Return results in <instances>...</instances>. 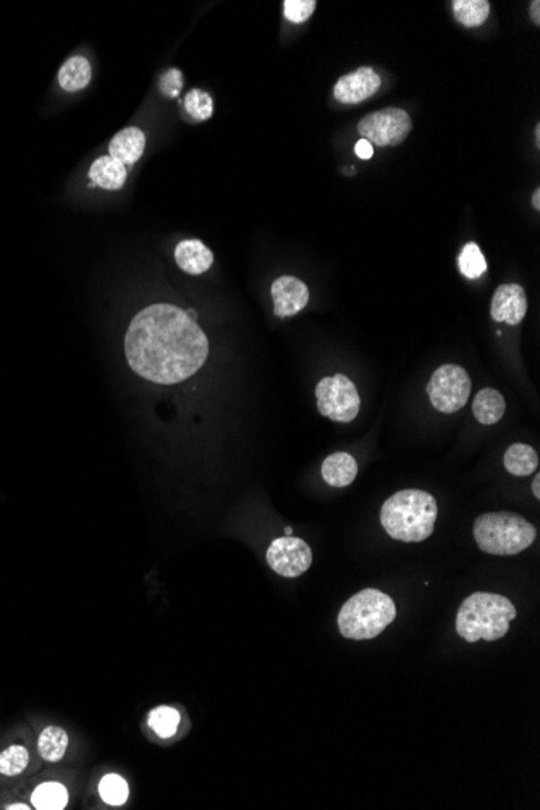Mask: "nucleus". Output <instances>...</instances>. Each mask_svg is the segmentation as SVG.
<instances>
[{"mask_svg":"<svg viewBox=\"0 0 540 810\" xmlns=\"http://www.w3.org/2000/svg\"><path fill=\"white\" fill-rule=\"evenodd\" d=\"M125 354L138 376L154 384L172 385L203 368L209 342L196 320L173 304H152L131 320Z\"/></svg>","mask_w":540,"mask_h":810,"instance_id":"1","label":"nucleus"},{"mask_svg":"<svg viewBox=\"0 0 540 810\" xmlns=\"http://www.w3.org/2000/svg\"><path fill=\"white\" fill-rule=\"evenodd\" d=\"M439 508L427 492L408 489L392 495L380 511L385 532L401 542H422L432 536Z\"/></svg>","mask_w":540,"mask_h":810,"instance_id":"2","label":"nucleus"},{"mask_svg":"<svg viewBox=\"0 0 540 810\" xmlns=\"http://www.w3.org/2000/svg\"><path fill=\"white\" fill-rule=\"evenodd\" d=\"M516 614L515 605L507 597L491 592H475L459 606L457 632L471 644L479 639L492 642L507 634Z\"/></svg>","mask_w":540,"mask_h":810,"instance_id":"3","label":"nucleus"},{"mask_svg":"<svg viewBox=\"0 0 540 810\" xmlns=\"http://www.w3.org/2000/svg\"><path fill=\"white\" fill-rule=\"evenodd\" d=\"M396 618V606L382 590L364 589L344 602L338 614V630L353 640L374 639Z\"/></svg>","mask_w":540,"mask_h":810,"instance_id":"4","label":"nucleus"},{"mask_svg":"<svg viewBox=\"0 0 540 810\" xmlns=\"http://www.w3.org/2000/svg\"><path fill=\"white\" fill-rule=\"evenodd\" d=\"M536 527L511 511L483 513L475 519V539L479 549L499 557L518 555L536 540Z\"/></svg>","mask_w":540,"mask_h":810,"instance_id":"5","label":"nucleus"},{"mask_svg":"<svg viewBox=\"0 0 540 810\" xmlns=\"http://www.w3.org/2000/svg\"><path fill=\"white\" fill-rule=\"evenodd\" d=\"M413 120L410 114L398 107H387L362 117L358 123L361 140L377 148L398 146L410 136Z\"/></svg>","mask_w":540,"mask_h":810,"instance_id":"6","label":"nucleus"},{"mask_svg":"<svg viewBox=\"0 0 540 810\" xmlns=\"http://www.w3.org/2000/svg\"><path fill=\"white\" fill-rule=\"evenodd\" d=\"M316 398L320 414L335 422H352L360 413V393L344 374L324 377L316 387Z\"/></svg>","mask_w":540,"mask_h":810,"instance_id":"7","label":"nucleus"},{"mask_svg":"<svg viewBox=\"0 0 540 810\" xmlns=\"http://www.w3.org/2000/svg\"><path fill=\"white\" fill-rule=\"evenodd\" d=\"M427 393L435 410L453 414L466 405L471 393V379L466 370L457 364H445L431 377Z\"/></svg>","mask_w":540,"mask_h":810,"instance_id":"8","label":"nucleus"},{"mask_svg":"<svg viewBox=\"0 0 540 810\" xmlns=\"http://www.w3.org/2000/svg\"><path fill=\"white\" fill-rule=\"evenodd\" d=\"M267 563L280 576L298 578L311 568L312 552L303 539L280 537L267 549Z\"/></svg>","mask_w":540,"mask_h":810,"instance_id":"9","label":"nucleus"},{"mask_svg":"<svg viewBox=\"0 0 540 810\" xmlns=\"http://www.w3.org/2000/svg\"><path fill=\"white\" fill-rule=\"evenodd\" d=\"M380 84H382V80L376 74L374 68L361 66L352 74H344L342 78H338V82L334 86V96L338 102L353 106V104H360L362 100L376 96L380 90Z\"/></svg>","mask_w":540,"mask_h":810,"instance_id":"10","label":"nucleus"},{"mask_svg":"<svg viewBox=\"0 0 540 810\" xmlns=\"http://www.w3.org/2000/svg\"><path fill=\"white\" fill-rule=\"evenodd\" d=\"M270 293L274 298V311L275 316L282 319L292 318L300 311H303L306 304L309 303V290L306 283L292 275L279 277L272 283Z\"/></svg>","mask_w":540,"mask_h":810,"instance_id":"11","label":"nucleus"},{"mask_svg":"<svg viewBox=\"0 0 540 810\" xmlns=\"http://www.w3.org/2000/svg\"><path fill=\"white\" fill-rule=\"evenodd\" d=\"M527 312V298L521 285L505 283L500 285L491 303V316L495 322H507L508 326L521 324Z\"/></svg>","mask_w":540,"mask_h":810,"instance_id":"12","label":"nucleus"},{"mask_svg":"<svg viewBox=\"0 0 540 810\" xmlns=\"http://www.w3.org/2000/svg\"><path fill=\"white\" fill-rule=\"evenodd\" d=\"M175 261L189 275H201L213 267V254L201 240H183L175 248Z\"/></svg>","mask_w":540,"mask_h":810,"instance_id":"13","label":"nucleus"},{"mask_svg":"<svg viewBox=\"0 0 540 810\" xmlns=\"http://www.w3.org/2000/svg\"><path fill=\"white\" fill-rule=\"evenodd\" d=\"M144 146H146L144 133L140 128L128 126L115 135L110 141L109 152L115 161L122 162L123 165H130L140 161V157L144 152Z\"/></svg>","mask_w":540,"mask_h":810,"instance_id":"14","label":"nucleus"},{"mask_svg":"<svg viewBox=\"0 0 540 810\" xmlns=\"http://www.w3.org/2000/svg\"><path fill=\"white\" fill-rule=\"evenodd\" d=\"M358 463L348 453H334L324 459L322 477L332 487H346L356 479Z\"/></svg>","mask_w":540,"mask_h":810,"instance_id":"15","label":"nucleus"},{"mask_svg":"<svg viewBox=\"0 0 540 810\" xmlns=\"http://www.w3.org/2000/svg\"><path fill=\"white\" fill-rule=\"evenodd\" d=\"M90 179L99 188L120 189L126 181V167L110 156L99 157L91 165Z\"/></svg>","mask_w":540,"mask_h":810,"instance_id":"16","label":"nucleus"},{"mask_svg":"<svg viewBox=\"0 0 540 810\" xmlns=\"http://www.w3.org/2000/svg\"><path fill=\"white\" fill-rule=\"evenodd\" d=\"M505 410H507L505 398L499 390L483 388L475 395L473 413L481 424H485V426L497 424L500 419L503 418Z\"/></svg>","mask_w":540,"mask_h":810,"instance_id":"17","label":"nucleus"},{"mask_svg":"<svg viewBox=\"0 0 540 810\" xmlns=\"http://www.w3.org/2000/svg\"><path fill=\"white\" fill-rule=\"evenodd\" d=\"M91 76H92V72H91V64L88 62V58L78 56V57L68 58L62 65L58 72V84L62 86V90L74 92V91L84 90L90 84Z\"/></svg>","mask_w":540,"mask_h":810,"instance_id":"18","label":"nucleus"},{"mask_svg":"<svg viewBox=\"0 0 540 810\" xmlns=\"http://www.w3.org/2000/svg\"><path fill=\"white\" fill-rule=\"evenodd\" d=\"M508 473L513 475H531L539 467V455L531 445L515 443L508 449L503 458Z\"/></svg>","mask_w":540,"mask_h":810,"instance_id":"19","label":"nucleus"},{"mask_svg":"<svg viewBox=\"0 0 540 810\" xmlns=\"http://www.w3.org/2000/svg\"><path fill=\"white\" fill-rule=\"evenodd\" d=\"M451 5L457 22L466 28L483 26L491 15V2L487 0H455Z\"/></svg>","mask_w":540,"mask_h":810,"instance_id":"20","label":"nucleus"},{"mask_svg":"<svg viewBox=\"0 0 540 810\" xmlns=\"http://www.w3.org/2000/svg\"><path fill=\"white\" fill-rule=\"evenodd\" d=\"M68 747V735L65 729L49 727L44 729L38 741V749L42 759L48 762H58L64 759Z\"/></svg>","mask_w":540,"mask_h":810,"instance_id":"21","label":"nucleus"},{"mask_svg":"<svg viewBox=\"0 0 540 810\" xmlns=\"http://www.w3.org/2000/svg\"><path fill=\"white\" fill-rule=\"evenodd\" d=\"M33 806L38 810H62L68 804V791L60 783H44L34 789Z\"/></svg>","mask_w":540,"mask_h":810,"instance_id":"22","label":"nucleus"},{"mask_svg":"<svg viewBox=\"0 0 540 810\" xmlns=\"http://www.w3.org/2000/svg\"><path fill=\"white\" fill-rule=\"evenodd\" d=\"M148 725L156 731L157 736L169 739L177 733L180 725V713L172 707L161 705L149 712Z\"/></svg>","mask_w":540,"mask_h":810,"instance_id":"23","label":"nucleus"},{"mask_svg":"<svg viewBox=\"0 0 540 810\" xmlns=\"http://www.w3.org/2000/svg\"><path fill=\"white\" fill-rule=\"evenodd\" d=\"M459 272L466 277V279H479L487 272V261L483 257L481 248L475 243H467L458 256Z\"/></svg>","mask_w":540,"mask_h":810,"instance_id":"24","label":"nucleus"},{"mask_svg":"<svg viewBox=\"0 0 540 810\" xmlns=\"http://www.w3.org/2000/svg\"><path fill=\"white\" fill-rule=\"evenodd\" d=\"M100 797L110 806H122L128 799V783L120 775H106L99 783Z\"/></svg>","mask_w":540,"mask_h":810,"instance_id":"25","label":"nucleus"},{"mask_svg":"<svg viewBox=\"0 0 540 810\" xmlns=\"http://www.w3.org/2000/svg\"><path fill=\"white\" fill-rule=\"evenodd\" d=\"M30 753L23 745H10L0 753V773L7 777L20 775L28 767Z\"/></svg>","mask_w":540,"mask_h":810,"instance_id":"26","label":"nucleus"},{"mask_svg":"<svg viewBox=\"0 0 540 810\" xmlns=\"http://www.w3.org/2000/svg\"><path fill=\"white\" fill-rule=\"evenodd\" d=\"M185 109L196 122L209 120L213 114V98L201 90H191L185 96Z\"/></svg>","mask_w":540,"mask_h":810,"instance_id":"27","label":"nucleus"},{"mask_svg":"<svg viewBox=\"0 0 540 810\" xmlns=\"http://www.w3.org/2000/svg\"><path fill=\"white\" fill-rule=\"evenodd\" d=\"M316 5H318L316 0H285L283 15L292 23H304L311 18Z\"/></svg>","mask_w":540,"mask_h":810,"instance_id":"28","label":"nucleus"},{"mask_svg":"<svg viewBox=\"0 0 540 810\" xmlns=\"http://www.w3.org/2000/svg\"><path fill=\"white\" fill-rule=\"evenodd\" d=\"M159 88L167 98H179L183 88V74L180 70L177 68L167 70L159 80Z\"/></svg>","mask_w":540,"mask_h":810,"instance_id":"29","label":"nucleus"},{"mask_svg":"<svg viewBox=\"0 0 540 810\" xmlns=\"http://www.w3.org/2000/svg\"><path fill=\"white\" fill-rule=\"evenodd\" d=\"M354 152L362 161H369L370 157L374 156V146L369 141L360 140L354 146Z\"/></svg>","mask_w":540,"mask_h":810,"instance_id":"30","label":"nucleus"},{"mask_svg":"<svg viewBox=\"0 0 540 810\" xmlns=\"http://www.w3.org/2000/svg\"><path fill=\"white\" fill-rule=\"evenodd\" d=\"M529 12H531V18H532V22H534V25L539 26L540 25V2H539V0H534V2H532L531 9H529Z\"/></svg>","mask_w":540,"mask_h":810,"instance_id":"31","label":"nucleus"},{"mask_svg":"<svg viewBox=\"0 0 540 810\" xmlns=\"http://www.w3.org/2000/svg\"><path fill=\"white\" fill-rule=\"evenodd\" d=\"M532 205L536 211H540V188H536L534 196H532Z\"/></svg>","mask_w":540,"mask_h":810,"instance_id":"32","label":"nucleus"},{"mask_svg":"<svg viewBox=\"0 0 540 810\" xmlns=\"http://www.w3.org/2000/svg\"><path fill=\"white\" fill-rule=\"evenodd\" d=\"M539 483H540V475H536V479H534V483H532V492H534V495L540 499V491H539Z\"/></svg>","mask_w":540,"mask_h":810,"instance_id":"33","label":"nucleus"},{"mask_svg":"<svg viewBox=\"0 0 540 810\" xmlns=\"http://www.w3.org/2000/svg\"><path fill=\"white\" fill-rule=\"evenodd\" d=\"M7 809H9V810H13V809L28 810V809H30V807H28V806H25V804H15V806H9V807H7Z\"/></svg>","mask_w":540,"mask_h":810,"instance_id":"34","label":"nucleus"},{"mask_svg":"<svg viewBox=\"0 0 540 810\" xmlns=\"http://www.w3.org/2000/svg\"><path fill=\"white\" fill-rule=\"evenodd\" d=\"M536 138H537V144H539L540 140V126L537 125V128H536Z\"/></svg>","mask_w":540,"mask_h":810,"instance_id":"35","label":"nucleus"},{"mask_svg":"<svg viewBox=\"0 0 540 810\" xmlns=\"http://www.w3.org/2000/svg\"><path fill=\"white\" fill-rule=\"evenodd\" d=\"M292 532H293V529H292V527H287V529H285V534H287V536H290Z\"/></svg>","mask_w":540,"mask_h":810,"instance_id":"36","label":"nucleus"}]
</instances>
